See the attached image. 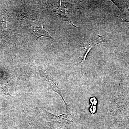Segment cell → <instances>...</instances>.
Instances as JSON below:
<instances>
[{"label":"cell","instance_id":"6","mask_svg":"<svg viewBox=\"0 0 129 129\" xmlns=\"http://www.w3.org/2000/svg\"><path fill=\"white\" fill-rule=\"evenodd\" d=\"M52 115L54 116L55 117L59 118L62 119L70 121V122H73L74 120L75 116L73 112L70 110L67 111L66 113L63 114H60V115H55L53 114L50 113Z\"/></svg>","mask_w":129,"mask_h":129},{"label":"cell","instance_id":"9","mask_svg":"<svg viewBox=\"0 0 129 129\" xmlns=\"http://www.w3.org/2000/svg\"><path fill=\"white\" fill-rule=\"evenodd\" d=\"M90 111L92 114L95 113L96 111V107L95 106H91L90 109Z\"/></svg>","mask_w":129,"mask_h":129},{"label":"cell","instance_id":"8","mask_svg":"<svg viewBox=\"0 0 129 129\" xmlns=\"http://www.w3.org/2000/svg\"><path fill=\"white\" fill-rule=\"evenodd\" d=\"M90 102L92 104V106H96L97 103V101L95 98H91L90 99Z\"/></svg>","mask_w":129,"mask_h":129},{"label":"cell","instance_id":"2","mask_svg":"<svg viewBox=\"0 0 129 129\" xmlns=\"http://www.w3.org/2000/svg\"><path fill=\"white\" fill-rule=\"evenodd\" d=\"M62 4L61 5V3L60 2L58 7L54 10L57 17L60 19L63 22L67 23L75 27L79 28L72 23L69 17V11L71 9L72 5L67 3H62Z\"/></svg>","mask_w":129,"mask_h":129},{"label":"cell","instance_id":"7","mask_svg":"<svg viewBox=\"0 0 129 129\" xmlns=\"http://www.w3.org/2000/svg\"><path fill=\"white\" fill-rule=\"evenodd\" d=\"M0 94L11 96L8 91V85L6 84L0 83Z\"/></svg>","mask_w":129,"mask_h":129},{"label":"cell","instance_id":"4","mask_svg":"<svg viewBox=\"0 0 129 129\" xmlns=\"http://www.w3.org/2000/svg\"><path fill=\"white\" fill-rule=\"evenodd\" d=\"M111 1L120 10L119 22H129V8L127 3L124 1L111 0Z\"/></svg>","mask_w":129,"mask_h":129},{"label":"cell","instance_id":"1","mask_svg":"<svg viewBox=\"0 0 129 129\" xmlns=\"http://www.w3.org/2000/svg\"><path fill=\"white\" fill-rule=\"evenodd\" d=\"M109 111L115 116L129 113V108L123 97H116L110 104Z\"/></svg>","mask_w":129,"mask_h":129},{"label":"cell","instance_id":"5","mask_svg":"<svg viewBox=\"0 0 129 129\" xmlns=\"http://www.w3.org/2000/svg\"><path fill=\"white\" fill-rule=\"evenodd\" d=\"M106 41H107L105 36H101L99 35L98 37L95 40L90 42L87 45L83 47H84V50L81 56L79 58V61L81 63L84 62L85 61L86 58V57L88 53L92 47L96 45L97 44L106 42Z\"/></svg>","mask_w":129,"mask_h":129},{"label":"cell","instance_id":"10","mask_svg":"<svg viewBox=\"0 0 129 129\" xmlns=\"http://www.w3.org/2000/svg\"></svg>","mask_w":129,"mask_h":129},{"label":"cell","instance_id":"3","mask_svg":"<svg viewBox=\"0 0 129 129\" xmlns=\"http://www.w3.org/2000/svg\"><path fill=\"white\" fill-rule=\"evenodd\" d=\"M29 30L32 37L36 40H37L41 36L48 37L54 39L49 33L44 29L43 24L39 22H33Z\"/></svg>","mask_w":129,"mask_h":129}]
</instances>
